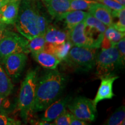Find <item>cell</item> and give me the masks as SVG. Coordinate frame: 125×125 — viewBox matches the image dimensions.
<instances>
[{
	"label": "cell",
	"mask_w": 125,
	"mask_h": 125,
	"mask_svg": "<svg viewBox=\"0 0 125 125\" xmlns=\"http://www.w3.org/2000/svg\"><path fill=\"white\" fill-rule=\"evenodd\" d=\"M96 2L94 0H71L70 10H87Z\"/></svg>",
	"instance_id": "d4e9b609"
},
{
	"label": "cell",
	"mask_w": 125,
	"mask_h": 125,
	"mask_svg": "<svg viewBox=\"0 0 125 125\" xmlns=\"http://www.w3.org/2000/svg\"><path fill=\"white\" fill-rule=\"evenodd\" d=\"M44 38L48 44L53 45L61 44L68 41V31L49 25L45 32Z\"/></svg>",
	"instance_id": "2e32d148"
},
{
	"label": "cell",
	"mask_w": 125,
	"mask_h": 125,
	"mask_svg": "<svg viewBox=\"0 0 125 125\" xmlns=\"http://www.w3.org/2000/svg\"><path fill=\"white\" fill-rule=\"evenodd\" d=\"M73 45L70 41H67L64 43L57 45H53L46 43L45 51L49 52L60 60L64 61L67 57L70 49L73 48Z\"/></svg>",
	"instance_id": "ffe728a7"
},
{
	"label": "cell",
	"mask_w": 125,
	"mask_h": 125,
	"mask_svg": "<svg viewBox=\"0 0 125 125\" xmlns=\"http://www.w3.org/2000/svg\"><path fill=\"white\" fill-rule=\"evenodd\" d=\"M46 41L44 36L38 35L29 40L27 43V49L29 53H34L43 51L46 46Z\"/></svg>",
	"instance_id": "7402d4cb"
},
{
	"label": "cell",
	"mask_w": 125,
	"mask_h": 125,
	"mask_svg": "<svg viewBox=\"0 0 125 125\" xmlns=\"http://www.w3.org/2000/svg\"><path fill=\"white\" fill-rule=\"evenodd\" d=\"M98 49L73 46L63 62L75 71H90L96 65Z\"/></svg>",
	"instance_id": "277c9868"
},
{
	"label": "cell",
	"mask_w": 125,
	"mask_h": 125,
	"mask_svg": "<svg viewBox=\"0 0 125 125\" xmlns=\"http://www.w3.org/2000/svg\"><path fill=\"white\" fill-rule=\"evenodd\" d=\"M20 124V121L10 118L4 111H0V125H18Z\"/></svg>",
	"instance_id": "83f0119b"
},
{
	"label": "cell",
	"mask_w": 125,
	"mask_h": 125,
	"mask_svg": "<svg viewBox=\"0 0 125 125\" xmlns=\"http://www.w3.org/2000/svg\"><path fill=\"white\" fill-rule=\"evenodd\" d=\"M7 25L4 24H2V23H0V32L1 31H4L5 29L7 28Z\"/></svg>",
	"instance_id": "1f68e13d"
},
{
	"label": "cell",
	"mask_w": 125,
	"mask_h": 125,
	"mask_svg": "<svg viewBox=\"0 0 125 125\" xmlns=\"http://www.w3.org/2000/svg\"><path fill=\"white\" fill-rule=\"evenodd\" d=\"M40 7L35 0H21L14 25L19 33L28 40L40 35L37 21Z\"/></svg>",
	"instance_id": "7a4b0ae2"
},
{
	"label": "cell",
	"mask_w": 125,
	"mask_h": 125,
	"mask_svg": "<svg viewBox=\"0 0 125 125\" xmlns=\"http://www.w3.org/2000/svg\"><path fill=\"white\" fill-rule=\"evenodd\" d=\"M88 15V12L83 10H70L62 15L57 20H63L68 30L83 21Z\"/></svg>",
	"instance_id": "ac0fdd59"
},
{
	"label": "cell",
	"mask_w": 125,
	"mask_h": 125,
	"mask_svg": "<svg viewBox=\"0 0 125 125\" xmlns=\"http://www.w3.org/2000/svg\"><path fill=\"white\" fill-rule=\"evenodd\" d=\"M116 46L119 53L120 57L123 64H125V37L121 39L116 44Z\"/></svg>",
	"instance_id": "f546056e"
},
{
	"label": "cell",
	"mask_w": 125,
	"mask_h": 125,
	"mask_svg": "<svg viewBox=\"0 0 125 125\" xmlns=\"http://www.w3.org/2000/svg\"><path fill=\"white\" fill-rule=\"evenodd\" d=\"M116 45L102 48L96 59V74L98 77L112 74L118 67L123 66Z\"/></svg>",
	"instance_id": "5b68a950"
},
{
	"label": "cell",
	"mask_w": 125,
	"mask_h": 125,
	"mask_svg": "<svg viewBox=\"0 0 125 125\" xmlns=\"http://www.w3.org/2000/svg\"><path fill=\"white\" fill-rule=\"evenodd\" d=\"M125 36V32L117 30L112 26L107 27L104 32V37L101 46L102 48H107L116 45L121 39L124 38Z\"/></svg>",
	"instance_id": "d6986e66"
},
{
	"label": "cell",
	"mask_w": 125,
	"mask_h": 125,
	"mask_svg": "<svg viewBox=\"0 0 125 125\" xmlns=\"http://www.w3.org/2000/svg\"><path fill=\"white\" fill-rule=\"evenodd\" d=\"M72 114L65 110L53 121L54 125H70Z\"/></svg>",
	"instance_id": "4316f807"
},
{
	"label": "cell",
	"mask_w": 125,
	"mask_h": 125,
	"mask_svg": "<svg viewBox=\"0 0 125 125\" xmlns=\"http://www.w3.org/2000/svg\"><path fill=\"white\" fill-rule=\"evenodd\" d=\"M114 1H116V2L125 6V0H114Z\"/></svg>",
	"instance_id": "836d02e7"
},
{
	"label": "cell",
	"mask_w": 125,
	"mask_h": 125,
	"mask_svg": "<svg viewBox=\"0 0 125 125\" xmlns=\"http://www.w3.org/2000/svg\"><path fill=\"white\" fill-rule=\"evenodd\" d=\"M5 98V97H4L1 96V95H0V107H1V105H2L3 101H4Z\"/></svg>",
	"instance_id": "e575fe53"
},
{
	"label": "cell",
	"mask_w": 125,
	"mask_h": 125,
	"mask_svg": "<svg viewBox=\"0 0 125 125\" xmlns=\"http://www.w3.org/2000/svg\"><path fill=\"white\" fill-rule=\"evenodd\" d=\"M37 24L40 35L44 36L47 27L49 26V23L46 16L40 10V9L39 10L38 17H37Z\"/></svg>",
	"instance_id": "484cf974"
},
{
	"label": "cell",
	"mask_w": 125,
	"mask_h": 125,
	"mask_svg": "<svg viewBox=\"0 0 125 125\" xmlns=\"http://www.w3.org/2000/svg\"><path fill=\"white\" fill-rule=\"evenodd\" d=\"M71 125H88L86 121H83V120L79 119L76 117H75L74 115L72 114L71 119Z\"/></svg>",
	"instance_id": "4dcf8cb0"
},
{
	"label": "cell",
	"mask_w": 125,
	"mask_h": 125,
	"mask_svg": "<svg viewBox=\"0 0 125 125\" xmlns=\"http://www.w3.org/2000/svg\"><path fill=\"white\" fill-rule=\"evenodd\" d=\"M125 121V108L122 105L112 114V115L105 122L107 125H124Z\"/></svg>",
	"instance_id": "603a6c76"
},
{
	"label": "cell",
	"mask_w": 125,
	"mask_h": 125,
	"mask_svg": "<svg viewBox=\"0 0 125 125\" xmlns=\"http://www.w3.org/2000/svg\"><path fill=\"white\" fill-rule=\"evenodd\" d=\"M94 1L105 5L112 10H119L125 8V5H123L114 0H94Z\"/></svg>",
	"instance_id": "f1b7e54d"
},
{
	"label": "cell",
	"mask_w": 125,
	"mask_h": 125,
	"mask_svg": "<svg viewBox=\"0 0 125 125\" xmlns=\"http://www.w3.org/2000/svg\"><path fill=\"white\" fill-rule=\"evenodd\" d=\"M71 0H42L53 18L57 20L61 16L70 11Z\"/></svg>",
	"instance_id": "5bb4252c"
},
{
	"label": "cell",
	"mask_w": 125,
	"mask_h": 125,
	"mask_svg": "<svg viewBox=\"0 0 125 125\" xmlns=\"http://www.w3.org/2000/svg\"><path fill=\"white\" fill-rule=\"evenodd\" d=\"M101 83L98 87L96 96L93 100V103L95 106L100 101L104 100L112 99L115 96L113 92V84L115 80L119 78L118 76L110 74L100 76Z\"/></svg>",
	"instance_id": "30bf717a"
},
{
	"label": "cell",
	"mask_w": 125,
	"mask_h": 125,
	"mask_svg": "<svg viewBox=\"0 0 125 125\" xmlns=\"http://www.w3.org/2000/svg\"><path fill=\"white\" fill-rule=\"evenodd\" d=\"M112 18H116V21H113L112 27L121 32H125V9L112 10Z\"/></svg>",
	"instance_id": "cb8c5ba5"
},
{
	"label": "cell",
	"mask_w": 125,
	"mask_h": 125,
	"mask_svg": "<svg viewBox=\"0 0 125 125\" xmlns=\"http://www.w3.org/2000/svg\"><path fill=\"white\" fill-rule=\"evenodd\" d=\"M37 79V71L35 70H30L21 84L19 94L18 108L20 116L25 123L27 122L29 117L32 115Z\"/></svg>",
	"instance_id": "3957f363"
},
{
	"label": "cell",
	"mask_w": 125,
	"mask_h": 125,
	"mask_svg": "<svg viewBox=\"0 0 125 125\" xmlns=\"http://www.w3.org/2000/svg\"><path fill=\"white\" fill-rule=\"evenodd\" d=\"M13 89V85L10 78L5 71L0 63V95L7 97L12 93Z\"/></svg>",
	"instance_id": "44dd1931"
},
{
	"label": "cell",
	"mask_w": 125,
	"mask_h": 125,
	"mask_svg": "<svg viewBox=\"0 0 125 125\" xmlns=\"http://www.w3.org/2000/svg\"><path fill=\"white\" fill-rule=\"evenodd\" d=\"M8 1L9 0H0V9H1V7H2L5 4H6Z\"/></svg>",
	"instance_id": "d6a6232c"
},
{
	"label": "cell",
	"mask_w": 125,
	"mask_h": 125,
	"mask_svg": "<svg viewBox=\"0 0 125 125\" xmlns=\"http://www.w3.org/2000/svg\"><path fill=\"white\" fill-rule=\"evenodd\" d=\"M1 31V32H0V41H1V38H2V33H3V31Z\"/></svg>",
	"instance_id": "d590c367"
},
{
	"label": "cell",
	"mask_w": 125,
	"mask_h": 125,
	"mask_svg": "<svg viewBox=\"0 0 125 125\" xmlns=\"http://www.w3.org/2000/svg\"><path fill=\"white\" fill-rule=\"evenodd\" d=\"M29 40L25 37L6 28L3 31L0 41V59L8 54L15 53L29 54L27 43Z\"/></svg>",
	"instance_id": "8992f818"
},
{
	"label": "cell",
	"mask_w": 125,
	"mask_h": 125,
	"mask_svg": "<svg viewBox=\"0 0 125 125\" xmlns=\"http://www.w3.org/2000/svg\"><path fill=\"white\" fill-rule=\"evenodd\" d=\"M84 23L86 35L91 41L93 47L94 48H100L107 26L89 12L84 20Z\"/></svg>",
	"instance_id": "9c48e42d"
},
{
	"label": "cell",
	"mask_w": 125,
	"mask_h": 125,
	"mask_svg": "<svg viewBox=\"0 0 125 125\" xmlns=\"http://www.w3.org/2000/svg\"><path fill=\"white\" fill-rule=\"evenodd\" d=\"M21 0H9L0 9V23L14 25L18 18Z\"/></svg>",
	"instance_id": "7c38bea8"
},
{
	"label": "cell",
	"mask_w": 125,
	"mask_h": 125,
	"mask_svg": "<svg viewBox=\"0 0 125 125\" xmlns=\"http://www.w3.org/2000/svg\"><path fill=\"white\" fill-rule=\"evenodd\" d=\"M68 40L73 46L93 48L91 41L86 35L84 21L68 30Z\"/></svg>",
	"instance_id": "4fadbf2b"
},
{
	"label": "cell",
	"mask_w": 125,
	"mask_h": 125,
	"mask_svg": "<svg viewBox=\"0 0 125 125\" xmlns=\"http://www.w3.org/2000/svg\"><path fill=\"white\" fill-rule=\"evenodd\" d=\"M27 60V54L15 53L8 54L0 59L5 71L9 77L16 80L20 77Z\"/></svg>",
	"instance_id": "ba28073f"
},
{
	"label": "cell",
	"mask_w": 125,
	"mask_h": 125,
	"mask_svg": "<svg viewBox=\"0 0 125 125\" xmlns=\"http://www.w3.org/2000/svg\"><path fill=\"white\" fill-rule=\"evenodd\" d=\"M87 11L107 27L112 26L113 21L112 10L105 5L97 2L92 4Z\"/></svg>",
	"instance_id": "9a60e30c"
},
{
	"label": "cell",
	"mask_w": 125,
	"mask_h": 125,
	"mask_svg": "<svg viewBox=\"0 0 125 125\" xmlns=\"http://www.w3.org/2000/svg\"><path fill=\"white\" fill-rule=\"evenodd\" d=\"M67 107L70 112L79 119L86 122H93L96 119V107L93 101L85 97H77L71 100Z\"/></svg>",
	"instance_id": "52a82bcc"
},
{
	"label": "cell",
	"mask_w": 125,
	"mask_h": 125,
	"mask_svg": "<svg viewBox=\"0 0 125 125\" xmlns=\"http://www.w3.org/2000/svg\"><path fill=\"white\" fill-rule=\"evenodd\" d=\"M31 54L36 62L47 69L55 70L61 62L53 54L45 50Z\"/></svg>",
	"instance_id": "e0dca14e"
},
{
	"label": "cell",
	"mask_w": 125,
	"mask_h": 125,
	"mask_svg": "<svg viewBox=\"0 0 125 125\" xmlns=\"http://www.w3.org/2000/svg\"><path fill=\"white\" fill-rule=\"evenodd\" d=\"M71 100V97L70 96L56 100L43 110L44 112L41 115V119L48 122L53 121L66 110L67 105Z\"/></svg>",
	"instance_id": "8fae6325"
},
{
	"label": "cell",
	"mask_w": 125,
	"mask_h": 125,
	"mask_svg": "<svg viewBox=\"0 0 125 125\" xmlns=\"http://www.w3.org/2000/svg\"><path fill=\"white\" fill-rule=\"evenodd\" d=\"M66 83V76L56 70H51L41 77L38 78L32 114L43 111L58 99Z\"/></svg>",
	"instance_id": "6da1fadb"
}]
</instances>
